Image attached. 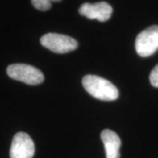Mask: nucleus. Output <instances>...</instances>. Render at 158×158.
I'll use <instances>...</instances> for the list:
<instances>
[{"label": "nucleus", "instance_id": "1", "mask_svg": "<svg viewBox=\"0 0 158 158\" xmlns=\"http://www.w3.org/2000/svg\"><path fill=\"white\" fill-rule=\"evenodd\" d=\"M83 86L92 97L104 101H113L118 97V90L110 81L95 75H87L83 78Z\"/></svg>", "mask_w": 158, "mask_h": 158}, {"label": "nucleus", "instance_id": "2", "mask_svg": "<svg viewBox=\"0 0 158 158\" xmlns=\"http://www.w3.org/2000/svg\"><path fill=\"white\" fill-rule=\"evenodd\" d=\"M6 72L11 78L29 85H40L44 81V75L42 72L37 68L28 64H11L7 67Z\"/></svg>", "mask_w": 158, "mask_h": 158}, {"label": "nucleus", "instance_id": "3", "mask_svg": "<svg viewBox=\"0 0 158 158\" xmlns=\"http://www.w3.org/2000/svg\"><path fill=\"white\" fill-rule=\"evenodd\" d=\"M40 43L46 48L58 54H65L77 49L78 43L72 37L55 33L44 34L40 38Z\"/></svg>", "mask_w": 158, "mask_h": 158}, {"label": "nucleus", "instance_id": "4", "mask_svg": "<svg viewBox=\"0 0 158 158\" xmlns=\"http://www.w3.org/2000/svg\"><path fill=\"white\" fill-rule=\"evenodd\" d=\"M158 49V26H151L138 34L135 50L141 57L152 56Z\"/></svg>", "mask_w": 158, "mask_h": 158}, {"label": "nucleus", "instance_id": "5", "mask_svg": "<svg viewBox=\"0 0 158 158\" xmlns=\"http://www.w3.org/2000/svg\"><path fill=\"white\" fill-rule=\"evenodd\" d=\"M34 152V141L27 134L19 132L13 136L10 148V157L33 158Z\"/></svg>", "mask_w": 158, "mask_h": 158}, {"label": "nucleus", "instance_id": "6", "mask_svg": "<svg viewBox=\"0 0 158 158\" xmlns=\"http://www.w3.org/2000/svg\"><path fill=\"white\" fill-rule=\"evenodd\" d=\"M79 13L90 19L105 22L112 16L113 8L106 2H98L95 4L85 3L80 6Z\"/></svg>", "mask_w": 158, "mask_h": 158}, {"label": "nucleus", "instance_id": "7", "mask_svg": "<svg viewBox=\"0 0 158 158\" xmlns=\"http://www.w3.org/2000/svg\"><path fill=\"white\" fill-rule=\"evenodd\" d=\"M100 137L105 146L106 158H120L121 141L118 135L112 130L105 129L102 131Z\"/></svg>", "mask_w": 158, "mask_h": 158}, {"label": "nucleus", "instance_id": "8", "mask_svg": "<svg viewBox=\"0 0 158 158\" xmlns=\"http://www.w3.org/2000/svg\"><path fill=\"white\" fill-rule=\"evenodd\" d=\"M32 5L39 11H48L52 6V3L48 0H31Z\"/></svg>", "mask_w": 158, "mask_h": 158}, {"label": "nucleus", "instance_id": "9", "mask_svg": "<svg viewBox=\"0 0 158 158\" xmlns=\"http://www.w3.org/2000/svg\"><path fill=\"white\" fill-rule=\"evenodd\" d=\"M149 81L154 87L158 88V64L153 69L151 73L149 75Z\"/></svg>", "mask_w": 158, "mask_h": 158}, {"label": "nucleus", "instance_id": "10", "mask_svg": "<svg viewBox=\"0 0 158 158\" xmlns=\"http://www.w3.org/2000/svg\"><path fill=\"white\" fill-rule=\"evenodd\" d=\"M48 1H49V2H60V1H62V0H48Z\"/></svg>", "mask_w": 158, "mask_h": 158}]
</instances>
